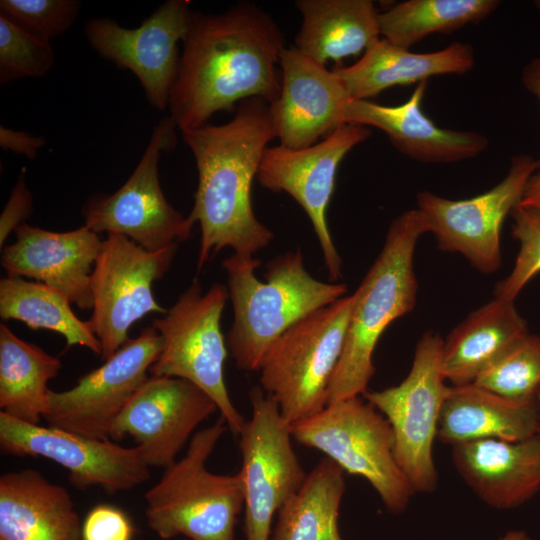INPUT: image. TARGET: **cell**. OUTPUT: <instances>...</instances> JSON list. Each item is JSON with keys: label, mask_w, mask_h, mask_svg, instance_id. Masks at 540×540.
<instances>
[{"label": "cell", "mask_w": 540, "mask_h": 540, "mask_svg": "<svg viewBox=\"0 0 540 540\" xmlns=\"http://www.w3.org/2000/svg\"><path fill=\"white\" fill-rule=\"evenodd\" d=\"M302 16L294 47L325 66L366 51L380 40L379 12L370 0H297Z\"/></svg>", "instance_id": "27"}, {"label": "cell", "mask_w": 540, "mask_h": 540, "mask_svg": "<svg viewBox=\"0 0 540 540\" xmlns=\"http://www.w3.org/2000/svg\"><path fill=\"white\" fill-rule=\"evenodd\" d=\"M190 12L188 0H168L136 28L122 27L111 18H90L84 34L97 54L136 76L152 107L164 110L178 73L179 43Z\"/></svg>", "instance_id": "17"}, {"label": "cell", "mask_w": 540, "mask_h": 540, "mask_svg": "<svg viewBox=\"0 0 540 540\" xmlns=\"http://www.w3.org/2000/svg\"><path fill=\"white\" fill-rule=\"evenodd\" d=\"M529 334L514 301L495 297L470 313L443 341L441 367L453 386L472 384L511 347Z\"/></svg>", "instance_id": "26"}, {"label": "cell", "mask_w": 540, "mask_h": 540, "mask_svg": "<svg viewBox=\"0 0 540 540\" xmlns=\"http://www.w3.org/2000/svg\"><path fill=\"white\" fill-rule=\"evenodd\" d=\"M536 404H537V411H538V431L537 435L540 438V390L536 396Z\"/></svg>", "instance_id": "42"}, {"label": "cell", "mask_w": 540, "mask_h": 540, "mask_svg": "<svg viewBox=\"0 0 540 540\" xmlns=\"http://www.w3.org/2000/svg\"><path fill=\"white\" fill-rule=\"evenodd\" d=\"M281 89L270 103L280 145L302 149L345 124L342 111L351 100L334 70H327L294 46L280 56Z\"/></svg>", "instance_id": "19"}, {"label": "cell", "mask_w": 540, "mask_h": 540, "mask_svg": "<svg viewBox=\"0 0 540 540\" xmlns=\"http://www.w3.org/2000/svg\"><path fill=\"white\" fill-rule=\"evenodd\" d=\"M474 63V51L467 43L454 42L436 52L413 53L380 39L353 65L333 70L351 99L367 100L396 85L418 84L445 74H464Z\"/></svg>", "instance_id": "25"}, {"label": "cell", "mask_w": 540, "mask_h": 540, "mask_svg": "<svg viewBox=\"0 0 540 540\" xmlns=\"http://www.w3.org/2000/svg\"><path fill=\"white\" fill-rule=\"evenodd\" d=\"M33 210V198L25 181V168L11 190L10 197L0 216V246L12 232L25 224Z\"/></svg>", "instance_id": "37"}, {"label": "cell", "mask_w": 540, "mask_h": 540, "mask_svg": "<svg viewBox=\"0 0 540 540\" xmlns=\"http://www.w3.org/2000/svg\"><path fill=\"white\" fill-rule=\"evenodd\" d=\"M0 316L19 320L33 330L61 334L67 347L79 345L101 356V343L89 321L79 319L60 291L41 282L9 276L0 280Z\"/></svg>", "instance_id": "30"}, {"label": "cell", "mask_w": 540, "mask_h": 540, "mask_svg": "<svg viewBox=\"0 0 540 540\" xmlns=\"http://www.w3.org/2000/svg\"><path fill=\"white\" fill-rule=\"evenodd\" d=\"M454 466L487 505L512 509L540 490V438L479 439L452 445Z\"/></svg>", "instance_id": "22"}, {"label": "cell", "mask_w": 540, "mask_h": 540, "mask_svg": "<svg viewBox=\"0 0 540 540\" xmlns=\"http://www.w3.org/2000/svg\"><path fill=\"white\" fill-rule=\"evenodd\" d=\"M251 418L239 434L246 540H270L273 516L297 492L305 473L292 447L290 423L261 387L249 392Z\"/></svg>", "instance_id": "11"}, {"label": "cell", "mask_w": 540, "mask_h": 540, "mask_svg": "<svg viewBox=\"0 0 540 540\" xmlns=\"http://www.w3.org/2000/svg\"><path fill=\"white\" fill-rule=\"evenodd\" d=\"M500 396L533 400L540 390V336L528 334L473 383Z\"/></svg>", "instance_id": "32"}, {"label": "cell", "mask_w": 540, "mask_h": 540, "mask_svg": "<svg viewBox=\"0 0 540 540\" xmlns=\"http://www.w3.org/2000/svg\"><path fill=\"white\" fill-rule=\"evenodd\" d=\"M429 232L424 215L408 210L390 224L382 250L353 295L344 348L333 374L328 404L363 395L375 373L373 353L385 329L413 310L416 244Z\"/></svg>", "instance_id": "4"}, {"label": "cell", "mask_w": 540, "mask_h": 540, "mask_svg": "<svg viewBox=\"0 0 540 540\" xmlns=\"http://www.w3.org/2000/svg\"><path fill=\"white\" fill-rule=\"evenodd\" d=\"M537 167L529 155H515L507 175L490 190L462 200L420 192L418 210L424 215L438 247L463 255L478 271L488 274L501 264L500 231L505 218L520 203Z\"/></svg>", "instance_id": "14"}, {"label": "cell", "mask_w": 540, "mask_h": 540, "mask_svg": "<svg viewBox=\"0 0 540 540\" xmlns=\"http://www.w3.org/2000/svg\"><path fill=\"white\" fill-rule=\"evenodd\" d=\"M81 6L78 0H1L0 13L28 32L51 41L72 27Z\"/></svg>", "instance_id": "34"}, {"label": "cell", "mask_w": 540, "mask_h": 540, "mask_svg": "<svg viewBox=\"0 0 540 540\" xmlns=\"http://www.w3.org/2000/svg\"><path fill=\"white\" fill-rule=\"evenodd\" d=\"M535 6L540 10V0L534 2Z\"/></svg>", "instance_id": "43"}, {"label": "cell", "mask_w": 540, "mask_h": 540, "mask_svg": "<svg viewBox=\"0 0 540 540\" xmlns=\"http://www.w3.org/2000/svg\"><path fill=\"white\" fill-rule=\"evenodd\" d=\"M162 349L152 326L124 343L100 367L63 391L50 390L43 419L48 426L89 438L110 440L111 427L149 377Z\"/></svg>", "instance_id": "13"}, {"label": "cell", "mask_w": 540, "mask_h": 540, "mask_svg": "<svg viewBox=\"0 0 540 540\" xmlns=\"http://www.w3.org/2000/svg\"><path fill=\"white\" fill-rule=\"evenodd\" d=\"M285 48L275 20L253 2L217 14L191 11L168 105L177 128L182 133L208 124L247 99L274 102Z\"/></svg>", "instance_id": "1"}, {"label": "cell", "mask_w": 540, "mask_h": 540, "mask_svg": "<svg viewBox=\"0 0 540 540\" xmlns=\"http://www.w3.org/2000/svg\"><path fill=\"white\" fill-rule=\"evenodd\" d=\"M216 411V403L193 383L150 375L114 421L110 440L130 436L149 467L167 468Z\"/></svg>", "instance_id": "18"}, {"label": "cell", "mask_w": 540, "mask_h": 540, "mask_svg": "<svg viewBox=\"0 0 540 540\" xmlns=\"http://www.w3.org/2000/svg\"><path fill=\"white\" fill-rule=\"evenodd\" d=\"M227 428L220 416L193 434L185 455L165 468L145 493L147 524L161 539L184 535L189 540H234L244 507L241 474L220 475L206 467Z\"/></svg>", "instance_id": "5"}, {"label": "cell", "mask_w": 540, "mask_h": 540, "mask_svg": "<svg viewBox=\"0 0 540 540\" xmlns=\"http://www.w3.org/2000/svg\"><path fill=\"white\" fill-rule=\"evenodd\" d=\"M442 349L438 334L424 333L407 377L396 386L362 395L388 420L395 458L415 492L430 493L438 484L433 443L450 387L442 372Z\"/></svg>", "instance_id": "9"}, {"label": "cell", "mask_w": 540, "mask_h": 540, "mask_svg": "<svg viewBox=\"0 0 540 540\" xmlns=\"http://www.w3.org/2000/svg\"><path fill=\"white\" fill-rule=\"evenodd\" d=\"M352 306L353 295H349L312 312L286 330L264 354L258 370L261 388L290 424L328 404Z\"/></svg>", "instance_id": "6"}, {"label": "cell", "mask_w": 540, "mask_h": 540, "mask_svg": "<svg viewBox=\"0 0 540 540\" xmlns=\"http://www.w3.org/2000/svg\"><path fill=\"white\" fill-rule=\"evenodd\" d=\"M45 142V138L42 136H33L28 132L10 129L3 125L0 126L1 148L23 154L29 159L37 157Z\"/></svg>", "instance_id": "38"}, {"label": "cell", "mask_w": 540, "mask_h": 540, "mask_svg": "<svg viewBox=\"0 0 540 540\" xmlns=\"http://www.w3.org/2000/svg\"><path fill=\"white\" fill-rule=\"evenodd\" d=\"M519 205L540 212V158L537 160L535 171L527 182Z\"/></svg>", "instance_id": "39"}, {"label": "cell", "mask_w": 540, "mask_h": 540, "mask_svg": "<svg viewBox=\"0 0 540 540\" xmlns=\"http://www.w3.org/2000/svg\"><path fill=\"white\" fill-rule=\"evenodd\" d=\"M290 429L298 443L365 478L390 513L405 511L415 491L395 458L388 420L369 402L357 396L329 403Z\"/></svg>", "instance_id": "8"}, {"label": "cell", "mask_w": 540, "mask_h": 540, "mask_svg": "<svg viewBox=\"0 0 540 540\" xmlns=\"http://www.w3.org/2000/svg\"><path fill=\"white\" fill-rule=\"evenodd\" d=\"M260 260L233 253L224 259L233 323L226 344L237 368L258 371L267 349L286 330L347 293V286L314 278L300 248L271 260L266 282L255 275Z\"/></svg>", "instance_id": "3"}, {"label": "cell", "mask_w": 540, "mask_h": 540, "mask_svg": "<svg viewBox=\"0 0 540 540\" xmlns=\"http://www.w3.org/2000/svg\"><path fill=\"white\" fill-rule=\"evenodd\" d=\"M55 63L51 41L36 36L0 13V83L46 76Z\"/></svg>", "instance_id": "33"}, {"label": "cell", "mask_w": 540, "mask_h": 540, "mask_svg": "<svg viewBox=\"0 0 540 540\" xmlns=\"http://www.w3.org/2000/svg\"><path fill=\"white\" fill-rule=\"evenodd\" d=\"M227 298L224 285L213 284L203 293L199 281L193 280L164 317L152 322L162 349L149 374L185 379L199 387L216 403L230 431L239 435L246 420L234 406L224 379L228 348L221 317Z\"/></svg>", "instance_id": "7"}, {"label": "cell", "mask_w": 540, "mask_h": 540, "mask_svg": "<svg viewBox=\"0 0 540 540\" xmlns=\"http://www.w3.org/2000/svg\"><path fill=\"white\" fill-rule=\"evenodd\" d=\"M537 431L536 399H510L472 383L449 387L437 438L452 446L479 439L521 441Z\"/></svg>", "instance_id": "24"}, {"label": "cell", "mask_w": 540, "mask_h": 540, "mask_svg": "<svg viewBox=\"0 0 540 540\" xmlns=\"http://www.w3.org/2000/svg\"><path fill=\"white\" fill-rule=\"evenodd\" d=\"M426 87L427 81L418 83L409 99L397 106L351 99L343 108V122L380 129L398 151L422 163H453L485 151L489 142L484 135L440 128L422 112Z\"/></svg>", "instance_id": "21"}, {"label": "cell", "mask_w": 540, "mask_h": 540, "mask_svg": "<svg viewBox=\"0 0 540 540\" xmlns=\"http://www.w3.org/2000/svg\"><path fill=\"white\" fill-rule=\"evenodd\" d=\"M497 0H408L379 12L380 35L408 49L433 33L449 34L476 24L499 5Z\"/></svg>", "instance_id": "31"}, {"label": "cell", "mask_w": 540, "mask_h": 540, "mask_svg": "<svg viewBox=\"0 0 540 540\" xmlns=\"http://www.w3.org/2000/svg\"><path fill=\"white\" fill-rule=\"evenodd\" d=\"M370 135L367 127L347 123L307 148L267 147L256 177L262 187L288 193L304 209L334 281L342 276V260L329 231L327 208L340 162Z\"/></svg>", "instance_id": "16"}, {"label": "cell", "mask_w": 540, "mask_h": 540, "mask_svg": "<svg viewBox=\"0 0 540 540\" xmlns=\"http://www.w3.org/2000/svg\"><path fill=\"white\" fill-rule=\"evenodd\" d=\"M513 237L520 248L511 273L500 281L495 297L514 301L525 285L540 273V212L519 204L513 209Z\"/></svg>", "instance_id": "35"}, {"label": "cell", "mask_w": 540, "mask_h": 540, "mask_svg": "<svg viewBox=\"0 0 540 540\" xmlns=\"http://www.w3.org/2000/svg\"><path fill=\"white\" fill-rule=\"evenodd\" d=\"M178 245L148 251L129 238L108 234L91 275L92 316L88 320L107 360L126 343L129 328L145 315L165 314L152 285L170 269Z\"/></svg>", "instance_id": "12"}, {"label": "cell", "mask_w": 540, "mask_h": 540, "mask_svg": "<svg viewBox=\"0 0 540 540\" xmlns=\"http://www.w3.org/2000/svg\"><path fill=\"white\" fill-rule=\"evenodd\" d=\"M176 128L170 116L154 126L125 183L112 194H94L85 202L84 226L98 234L125 236L148 251L179 245L191 236L194 223L167 201L159 181L160 156L175 147Z\"/></svg>", "instance_id": "10"}, {"label": "cell", "mask_w": 540, "mask_h": 540, "mask_svg": "<svg viewBox=\"0 0 540 540\" xmlns=\"http://www.w3.org/2000/svg\"><path fill=\"white\" fill-rule=\"evenodd\" d=\"M522 84L540 102V58L531 60L522 71Z\"/></svg>", "instance_id": "40"}, {"label": "cell", "mask_w": 540, "mask_h": 540, "mask_svg": "<svg viewBox=\"0 0 540 540\" xmlns=\"http://www.w3.org/2000/svg\"><path fill=\"white\" fill-rule=\"evenodd\" d=\"M0 449L5 455L44 457L64 467L81 490L107 493L133 489L151 477L137 446L85 437L51 426L30 424L0 412Z\"/></svg>", "instance_id": "15"}, {"label": "cell", "mask_w": 540, "mask_h": 540, "mask_svg": "<svg viewBox=\"0 0 540 540\" xmlns=\"http://www.w3.org/2000/svg\"><path fill=\"white\" fill-rule=\"evenodd\" d=\"M345 471L325 457L279 509L270 540H342L338 513L345 492Z\"/></svg>", "instance_id": "29"}, {"label": "cell", "mask_w": 540, "mask_h": 540, "mask_svg": "<svg viewBox=\"0 0 540 540\" xmlns=\"http://www.w3.org/2000/svg\"><path fill=\"white\" fill-rule=\"evenodd\" d=\"M62 367L61 360L17 337L0 325V408L7 415L40 424L47 408V384Z\"/></svg>", "instance_id": "28"}, {"label": "cell", "mask_w": 540, "mask_h": 540, "mask_svg": "<svg viewBox=\"0 0 540 540\" xmlns=\"http://www.w3.org/2000/svg\"><path fill=\"white\" fill-rule=\"evenodd\" d=\"M274 138L270 104L261 98L240 102L235 115L224 124H205L182 132L198 172L189 215L201 228L198 271L223 248L254 256L273 239V232L254 214L251 189L263 154Z\"/></svg>", "instance_id": "2"}, {"label": "cell", "mask_w": 540, "mask_h": 540, "mask_svg": "<svg viewBox=\"0 0 540 540\" xmlns=\"http://www.w3.org/2000/svg\"><path fill=\"white\" fill-rule=\"evenodd\" d=\"M498 540H531L524 530H509Z\"/></svg>", "instance_id": "41"}, {"label": "cell", "mask_w": 540, "mask_h": 540, "mask_svg": "<svg viewBox=\"0 0 540 540\" xmlns=\"http://www.w3.org/2000/svg\"><path fill=\"white\" fill-rule=\"evenodd\" d=\"M133 527L121 509L99 504L92 508L82 524V540H132Z\"/></svg>", "instance_id": "36"}, {"label": "cell", "mask_w": 540, "mask_h": 540, "mask_svg": "<svg viewBox=\"0 0 540 540\" xmlns=\"http://www.w3.org/2000/svg\"><path fill=\"white\" fill-rule=\"evenodd\" d=\"M0 540H82V526L68 490L40 471L0 477Z\"/></svg>", "instance_id": "23"}, {"label": "cell", "mask_w": 540, "mask_h": 540, "mask_svg": "<svg viewBox=\"0 0 540 540\" xmlns=\"http://www.w3.org/2000/svg\"><path fill=\"white\" fill-rule=\"evenodd\" d=\"M15 234V242L2 250L7 275L36 279L79 309H92L91 275L103 242L98 233L84 225L53 232L25 223Z\"/></svg>", "instance_id": "20"}]
</instances>
